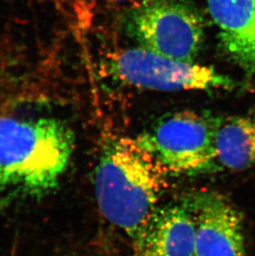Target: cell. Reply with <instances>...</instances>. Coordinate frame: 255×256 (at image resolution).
<instances>
[{
    "label": "cell",
    "mask_w": 255,
    "mask_h": 256,
    "mask_svg": "<svg viewBox=\"0 0 255 256\" xmlns=\"http://www.w3.org/2000/svg\"><path fill=\"white\" fill-rule=\"evenodd\" d=\"M75 136L59 118L0 116V192L38 198L68 170Z\"/></svg>",
    "instance_id": "1"
},
{
    "label": "cell",
    "mask_w": 255,
    "mask_h": 256,
    "mask_svg": "<svg viewBox=\"0 0 255 256\" xmlns=\"http://www.w3.org/2000/svg\"><path fill=\"white\" fill-rule=\"evenodd\" d=\"M168 174L136 138H120L102 151L94 194L104 218L134 240L158 208Z\"/></svg>",
    "instance_id": "2"
},
{
    "label": "cell",
    "mask_w": 255,
    "mask_h": 256,
    "mask_svg": "<svg viewBox=\"0 0 255 256\" xmlns=\"http://www.w3.org/2000/svg\"><path fill=\"white\" fill-rule=\"evenodd\" d=\"M219 122L198 112H176L136 140L168 175H198L220 168L216 146Z\"/></svg>",
    "instance_id": "3"
},
{
    "label": "cell",
    "mask_w": 255,
    "mask_h": 256,
    "mask_svg": "<svg viewBox=\"0 0 255 256\" xmlns=\"http://www.w3.org/2000/svg\"><path fill=\"white\" fill-rule=\"evenodd\" d=\"M128 31L140 46L176 60L194 62L204 39V24L183 0H142L130 10Z\"/></svg>",
    "instance_id": "4"
},
{
    "label": "cell",
    "mask_w": 255,
    "mask_h": 256,
    "mask_svg": "<svg viewBox=\"0 0 255 256\" xmlns=\"http://www.w3.org/2000/svg\"><path fill=\"white\" fill-rule=\"evenodd\" d=\"M108 72L130 86L158 92L230 90V78L216 69L162 56L141 46L123 49L108 58Z\"/></svg>",
    "instance_id": "5"
},
{
    "label": "cell",
    "mask_w": 255,
    "mask_h": 256,
    "mask_svg": "<svg viewBox=\"0 0 255 256\" xmlns=\"http://www.w3.org/2000/svg\"><path fill=\"white\" fill-rule=\"evenodd\" d=\"M182 202L195 226L196 256H246L243 216L226 196L199 190Z\"/></svg>",
    "instance_id": "6"
},
{
    "label": "cell",
    "mask_w": 255,
    "mask_h": 256,
    "mask_svg": "<svg viewBox=\"0 0 255 256\" xmlns=\"http://www.w3.org/2000/svg\"><path fill=\"white\" fill-rule=\"evenodd\" d=\"M132 242L134 256H196L190 210L182 202L158 206Z\"/></svg>",
    "instance_id": "7"
},
{
    "label": "cell",
    "mask_w": 255,
    "mask_h": 256,
    "mask_svg": "<svg viewBox=\"0 0 255 256\" xmlns=\"http://www.w3.org/2000/svg\"><path fill=\"white\" fill-rule=\"evenodd\" d=\"M224 54L246 75L255 76V0H207Z\"/></svg>",
    "instance_id": "8"
},
{
    "label": "cell",
    "mask_w": 255,
    "mask_h": 256,
    "mask_svg": "<svg viewBox=\"0 0 255 256\" xmlns=\"http://www.w3.org/2000/svg\"><path fill=\"white\" fill-rule=\"evenodd\" d=\"M216 146L220 168H255V113L220 118Z\"/></svg>",
    "instance_id": "9"
},
{
    "label": "cell",
    "mask_w": 255,
    "mask_h": 256,
    "mask_svg": "<svg viewBox=\"0 0 255 256\" xmlns=\"http://www.w3.org/2000/svg\"><path fill=\"white\" fill-rule=\"evenodd\" d=\"M111 1H114V2H124V1H127V0H111Z\"/></svg>",
    "instance_id": "10"
}]
</instances>
